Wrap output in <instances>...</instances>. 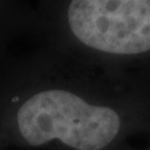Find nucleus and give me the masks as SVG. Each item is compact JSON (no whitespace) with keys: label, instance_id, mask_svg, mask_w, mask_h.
I'll return each instance as SVG.
<instances>
[{"label":"nucleus","instance_id":"nucleus-1","mask_svg":"<svg viewBox=\"0 0 150 150\" xmlns=\"http://www.w3.org/2000/svg\"><path fill=\"white\" fill-rule=\"evenodd\" d=\"M27 93L1 108L0 142L7 139L40 147L59 140L76 150H101L120 131L116 110L91 105L74 92L46 89Z\"/></svg>","mask_w":150,"mask_h":150},{"label":"nucleus","instance_id":"nucleus-2","mask_svg":"<svg viewBox=\"0 0 150 150\" xmlns=\"http://www.w3.org/2000/svg\"><path fill=\"white\" fill-rule=\"evenodd\" d=\"M67 18L74 36L97 51L132 56L150 50L149 0H75Z\"/></svg>","mask_w":150,"mask_h":150}]
</instances>
